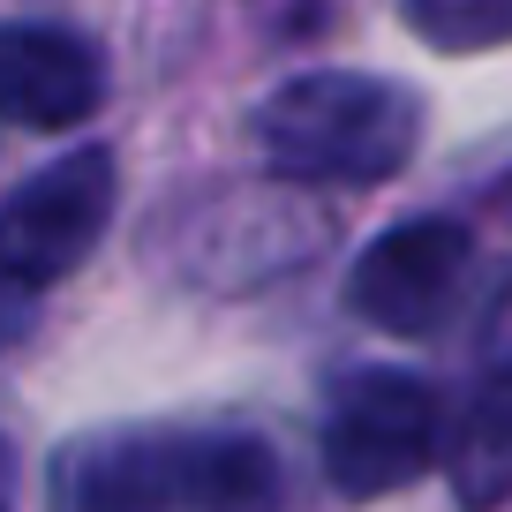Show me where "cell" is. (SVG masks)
<instances>
[{
  "label": "cell",
  "mask_w": 512,
  "mask_h": 512,
  "mask_svg": "<svg viewBox=\"0 0 512 512\" xmlns=\"http://www.w3.org/2000/svg\"><path fill=\"white\" fill-rule=\"evenodd\" d=\"M279 460L241 430H106L53 460V512H272Z\"/></svg>",
  "instance_id": "6da1fadb"
},
{
  "label": "cell",
  "mask_w": 512,
  "mask_h": 512,
  "mask_svg": "<svg viewBox=\"0 0 512 512\" xmlns=\"http://www.w3.org/2000/svg\"><path fill=\"white\" fill-rule=\"evenodd\" d=\"M256 151L279 181H339L369 189L392 181L422 144V98L362 68H317L287 76L256 106Z\"/></svg>",
  "instance_id": "7a4b0ae2"
},
{
  "label": "cell",
  "mask_w": 512,
  "mask_h": 512,
  "mask_svg": "<svg viewBox=\"0 0 512 512\" xmlns=\"http://www.w3.org/2000/svg\"><path fill=\"white\" fill-rule=\"evenodd\" d=\"M113 219V151L83 144L0 204V309L31 302L98 249Z\"/></svg>",
  "instance_id": "3957f363"
},
{
  "label": "cell",
  "mask_w": 512,
  "mask_h": 512,
  "mask_svg": "<svg viewBox=\"0 0 512 512\" xmlns=\"http://www.w3.org/2000/svg\"><path fill=\"white\" fill-rule=\"evenodd\" d=\"M437 392L407 369H362L332 392L324 415V475L339 497H392L437 460Z\"/></svg>",
  "instance_id": "277c9868"
},
{
  "label": "cell",
  "mask_w": 512,
  "mask_h": 512,
  "mask_svg": "<svg viewBox=\"0 0 512 512\" xmlns=\"http://www.w3.org/2000/svg\"><path fill=\"white\" fill-rule=\"evenodd\" d=\"M460 279H467V226L460 219H407L362 249V264L347 272V302L377 332L415 339V332L445 324Z\"/></svg>",
  "instance_id": "5b68a950"
},
{
  "label": "cell",
  "mask_w": 512,
  "mask_h": 512,
  "mask_svg": "<svg viewBox=\"0 0 512 512\" xmlns=\"http://www.w3.org/2000/svg\"><path fill=\"white\" fill-rule=\"evenodd\" d=\"M106 98V68L76 31L0 23V113L23 128H83Z\"/></svg>",
  "instance_id": "8992f818"
},
{
  "label": "cell",
  "mask_w": 512,
  "mask_h": 512,
  "mask_svg": "<svg viewBox=\"0 0 512 512\" xmlns=\"http://www.w3.org/2000/svg\"><path fill=\"white\" fill-rule=\"evenodd\" d=\"M452 490H460V505L512 497V362L482 384V400L452 430Z\"/></svg>",
  "instance_id": "52a82bcc"
},
{
  "label": "cell",
  "mask_w": 512,
  "mask_h": 512,
  "mask_svg": "<svg viewBox=\"0 0 512 512\" xmlns=\"http://www.w3.org/2000/svg\"><path fill=\"white\" fill-rule=\"evenodd\" d=\"M407 31L437 53H482L512 46V0H400Z\"/></svg>",
  "instance_id": "ba28073f"
},
{
  "label": "cell",
  "mask_w": 512,
  "mask_h": 512,
  "mask_svg": "<svg viewBox=\"0 0 512 512\" xmlns=\"http://www.w3.org/2000/svg\"><path fill=\"white\" fill-rule=\"evenodd\" d=\"M505 211H512V189H505Z\"/></svg>",
  "instance_id": "9c48e42d"
}]
</instances>
